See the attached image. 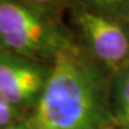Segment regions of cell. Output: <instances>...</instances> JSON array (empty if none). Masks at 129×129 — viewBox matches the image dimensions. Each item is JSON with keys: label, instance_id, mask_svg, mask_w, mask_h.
<instances>
[{"label": "cell", "instance_id": "1", "mask_svg": "<svg viewBox=\"0 0 129 129\" xmlns=\"http://www.w3.org/2000/svg\"><path fill=\"white\" fill-rule=\"evenodd\" d=\"M33 129H105L111 75L73 37L50 63L48 80L28 120Z\"/></svg>", "mask_w": 129, "mask_h": 129}, {"label": "cell", "instance_id": "2", "mask_svg": "<svg viewBox=\"0 0 129 129\" xmlns=\"http://www.w3.org/2000/svg\"><path fill=\"white\" fill-rule=\"evenodd\" d=\"M73 37L61 17L24 0H0V50L51 63Z\"/></svg>", "mask_w": 129, "mask_h": 129}, {"label": "cell", "instance_id": "3", "mask_svg": "<svg viewBox=\"0 0 129 129\" xmlns=\"http://www.w3.org/2000/svg\"><path fill=\"white\" fill-rule=\"evenodd\" d=\"M74 37L111 77L129 63V29L109 16L67 7Z\"/></svg>", "mask_w": 129, "mask_h": 129}, {"label": "cell", "instance_id": "4", "mask_svg": "<svg viewBox=\"0 0 129 129\" xmlns=\"http://www.w3.org/2000/svg\"><path fill=\"white\" fill-rule=\"evenodd\" d=\"M50 71V63L0 50V96L17 109L36 105Z\"/></svg>", "mask_w": 129, "mask_h": 129}, {"label": "cell", "instance_id": "5", "mask_svg": "<svg viewBox=\"0 0 129 129\" xmlns=\"http://www.w3.org/2000/svg\"><path fill=\"white\" fill-rule=\"evenodd\" d=\"M111 113L116 128L129 129V63L111 77Z\"/></svg>", "mask_w": 129, "mask_h": 129}, {"label": "cell", "instance_id": "6", "mask_svg": "<svg viewBox=\"0 0 129 129\" xmlns=\"http://www.w3.org/2000/svg\"><path fill=\"white\" fill-rule=\"evenodd\" d=\"M67 7H77L93 13L109 16L124 24L129 19V0H66Z\"/></svg>", "mask_w": 129, "mask_h": 129}, {"label": "cell", "instance_id": "7", "mask_svg": "<svg viewBox=\"0 0 129 129\" xmlns=\"http://www.w3.org/2000/svg\"><path fill=\"white\" fill-rule=\"evenodd\" d=\"M19 109L0 96V129H5L17 121Z\"/></svg>", "mask_w": 129, "mask_h": 129}, {"label": "cell", "instance_id": "8", "mask_svg": "<svg viewBox=\"0 0 129 129\" xmlns=\"http://www.w3.org/2000/svg\"><path fill=\"white\" fill-rule=\"evenodd\" d=\"M24 2L36 5V7L58 17H61L62 11L66 8V0H24Z\"/></svg>", "mask_w": 129, "mask_h": 129}, {"label": "cell", "instance_id": "9", "mask_svg": "<svg viewBox=\"0 0 129 129\" xmlns=\"http://www.w3.org/2000/svg\"><path fill=\"white\" fill-rule=\"evenodd\" d=\"M5 129H33L30 126V124H29V121H24V120H17L16 122H13L12 125L7 126Z\"/></svg>", "mask_w": 129, "mask_h": 129}, {"label": "cell", "instance_id": "10", "mask_svg": "<svg viewBox=\"0 0 129 129\" xmlns=\"http://www.w3.org/2000/svg\"><path fill=\"white\" fill-rule=\"evenodd\" d=\"M105 129H119V128H116V126H109V128H105Z\"/></svg>", "mask_w": 129, "mask_h": 129}, {"label": "cell", "instance_id": "11", "mask_svg": "<svg viewBox=\"0 0 129 129\" xmlns=\"http://www.w3.org/2000/svg\"><path fill=\"white\" fill-rule=\"evenodd\" d=\"M126 26H128V29H129V19H128V21H126Z\"/></svg>", "mask_w": 129, "mask_h": 129}]
</instances>
